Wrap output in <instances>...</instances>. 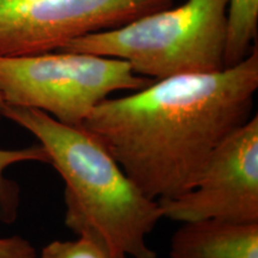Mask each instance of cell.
I'll return each instance as SVG.
<instances>
[{
	"mask_svg": "<svg viewBox=\"0 0 258 258\" xmlns=\"http://www.w3.org/2000/svg\"><path fill=\"white\" fill-rule=\"evenodd\" d=\"M258 32V0H228L225 69L239 63L252 50Z\"/></svg>",
	"mask_w": 258,
	"mask_h": 258,
	"instance_id": "obj_8",
	"label": "cell"
},
{
	"mask_svg": "<svg viewBox=\"0 0 258 258\" xmlns=\"http://www.w3.org/2000/svg\"><path fill=\"white\" fill-rule=\"evenodd\" d=\"M36 249L30 241L14 235L0 238V258H36Z\"/></svg>",
	"mask_w": 258,
	"mask_h": 258,
	"instance_id": "obj_11",
	"label": "cell"
},
{
	"mask_svg": "<svg viewBox=\"0 0 258 258\" xmlns=\"http://www.w3.org/2000/svg\"><path fill=\"white\" fill-rule=\"evenodd\" d=\"M9 118L37 138L49 165L64 182V224L118 258H156L147 237L163 214L129 178L117 160L85 128L63 124L46 112L4 104Z\"/></svg>",
	"mask_w": 258,
	"mask_h": 258,
	"instance_id": "obj_2",
	"label": "cell"
},
{
	"mask_svg": "<svg viewBox=\"0 0 258 258\" xmlns=\"http://www.w3.org/2000/svg\"><path fill=\"white\" fill-rule=\"evenodd\" d=\"M118 258H128V257H125V256H121V257H118Z\"/></svg>",
	"mask_w": 258,
	"mask_h": 258,
	"instance_id": "obj_13",
	"label": "cell"
},
{
	"mask_svg": "<svg viewBox=\"0 0 258 258\" xmlns=\"http://www.w3.org/2000/svg\"><path fill=\"white\" fill-rule=\"evenodd\" d=\"M258 49L217 72L153 80L106 98L82 125L98 139L150 199L190 190L219 145L252 117Z\"/></svg>",
	"mask_w": 258,
	"mask_h": 258,
	"instance_id": "obj_1",
	"label": "cell"
},
{
	"mask_svg": "<svg viewBox=\"0 0 258 258\" xmlns=\"http://www.w3.org/2000/svg\"><path fill=\"white\" fill-rule=\"evenodd\" d=\"M3 108H4V102H3L2 97H0V118L3 117Z\"/></svg>",
	"mask_w": 258,
	"mask_h": 258,
	"instance_id": "obj_12",
	"label": "cell"
},
{
	"mask_svg": "<svg viewBox=\"0 0 258 258\" xmlns=\"http://www.w3.org/2000/svg\"><path fill=\"white\" fill-rule=\"evenodd\" d=\"M158 202L173 221L258 222L257 114L219 145L191 189Z\"/></svg>",
	"mask_w": 258,
	"mask_h": 258,
	"instance_id": "obj_6",
	"label": "cell"
},
{
	"mask_svg": "<svg viewBox=\"0 0 258 258\" xmlns=\"http://www.w3.org/2000/svg\"><path fill=\"white\" fill-rule=\"evenodd\" d=\"M40 258H115L104 245L79 235L76 240H54L43 247Z\"/></svg>",
	"mask_w": 258,
	"mask_h": 258,
	"instance_id": "obj_10",
	"label": "cell"
},
{
	"mask_svg": "<svg viewBox=\"0 0 258 258\" xmlns=\"http://www.w3.org/2000/svg\"><path fill=\"white\" fill-rule=\"evenodd\" d=\"M25 161L49 164V158L41 145L19 150L0 148V220L5 224L16 220L19 206V186L5 176V171L15 164Z\"/></svg>",
	"mask_w": 258,
	"mask_h": 258,
	"instance_id": "obj_9",
	"label": "cell"
},
{
	"mask_svg": "<svg viewBox=\"0 0 258 258\" xmlns=\"http://www.w3.org/2000/svg\"><path fill=\"white\" fill-rule=\"evenodd\" d=\"M152 82L135 73L127 61L83 51L0 56L4 104L37 109L74 127H82L114 92L138 91Z\"/></svg>",
	"mask_w": 258,
	"mask_h": 258,
	"instance_id": "obj_4",
	"label": "cell"
},
{
	"mask_svg": "<svg viewBox=\"0 0 258 258\" xmlns=\"http://www.w3.org/2000/svg\"><path fill=\"white\" fill-rule=\"evenodd\" d=\"M170 258H258V222H182L171 238Z\"/></svg>",
	"mask_w": 258,
	"mask_h": 258,
	"instance_id": "obj_7",
	"label": "cell"
},
{
	"mask_svg": "<svg viewBox=\"0 0 258 258\" xmlns=\"http://www.w3.org/2000/svg\"><path fill=\"white\" fill-rule=\"evenodd\" d=\"M228 0H185L112 30L69 42L62 49L127 61L152 80L225 69Z\"/></svg>",
	"mask_w": 258,
	"mask_h": 258,
	"instance_id": "obj_3",
	"label": "cell"
},
{
	"mask_svg": "<svg viewBox=\"0 0 258 258\" xmlns=\"http://www.w3.org/2000/svg\"><path fill=\"white\" fill-rule=\"evenodd\" d=\"M173 0H0V56L60 50L170 8Z\"/></svg>",
	"mask_w": 258,
	"mask_h": 258,
	"instance_id": "obj_5",
	"label": "cell"
}]
</instances>
